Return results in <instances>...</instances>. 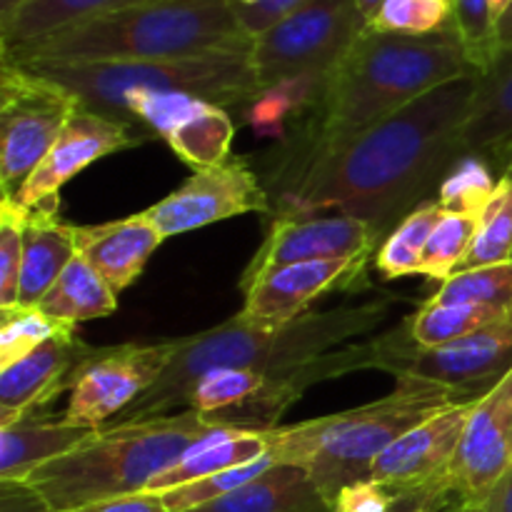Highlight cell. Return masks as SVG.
Segmentation results:
<instances>
[{"label":"cell","instance_id":"cell-1","mask_svg":"<svg viewBox=\"0 0 512 512\" xmlns=\"http://www.w3.org/2000/svg\"><path fill=\"white\" fill-rule=\"evenodd\" d=\"M475 88L478 73L460 75L340 148L288 155L268 190L278 215L308 218L338 210L388 238V230L425 203V195L440 188L450 165L463 155Z\"/></svg>","mask_w":512,"mask_h":512},{"label":"cell","instance_id":"cell-2","mask_svg":"<svg viewBox=\"0 0 512 512\" xmlns=\"http://www.w3.org/2000/svg\"><path fill=\"white\" fill-rule=\"evenodd\" d=\"M478 73L455 25L430 35L365 28L323 85L308 135L290 155L325 153L460 75Z\"/></svg>","mask_w":512,"mask_h":512},{"label":"cell","instance_id":"cell-3","mask_svg":"<svg viewBox=\"0 0 512 512\" xmlns=\"http://www.w3.org/2000/svg\"><path fill=\"white\" fill-rule=\"evenodd\" d=\"M390 308L393 300L388 298L338 305L323 313H305L280 328H260L235 315L228 323L180 338L158 383L110 425L165 418L175 410L183 413L190 388L210 370H258L265 378H275L295 365L353 343V338L373 333L385 323Z\"/></svg>","mask_w":512,"mask_h":512},{"label":"cell","instance_id":"cell-4","mask_svg":"<svg viewBox=\"0 0 512 512\" xmlns=\"http://www.w3.org/2000/svg\"><path fill=\"white\" fill-rule=\"evenodd\" d=\"M253 53L233 0H158L0 53L5 63H133Z\"/></svg>","mask_w":512,"mask_h":512},{"label":"cell","instance_id":"cell-5","mask_svg":"<svg viewBox=\"0 0 512 512\" xmlns=\"http://www.w3.org/2000/svg\"><path fill=\"white\" fill-rule=\"evenodd\" d=\"M220 428L223 423L195 410L110 425L35 470L25 483L43 495L50 512L148 493L150 483L163 470Z\"/></svg>","mask_w":512,"mask_h":512},{"label":"cell","instance_id":"cell-6","mask_svg":"<svg viewBox=\"0 0 512 512\" xmlns=\"http://www.w3.org/2000/svg\"><path fill=\"white\" fill-rule=\"evenodd\" d=\"M455 403H463V398L453 390L420 380H398L393 393L360 408L265 428L268 453L275 463L308 470L333 505L345 485L370 478L375 460L400 435Z\"/></svg>","mask_w":512,"mask_h":512},{"label":"cell","instance_id":"cell-7","mask_svg":"<svg viewBox=\"0 0 512 512\" xmlns=\"http://www.w3.org/2000/svg\"><path fill=\"white\" fill-rule=\"evenodd\" d=\"M78 98L83 108L123 123V100L140 90H183L223 105L253 103L260 95L250 53H213L133 63H15Z\"/></svg>","mask_w":512,"mask_h":512},{"label":"cell","instance_id":"cell-8","mask_svg":"<svg viewBox=\"0 0 512 512\" xmlns=\"http://www.w3.org/2000/svg\"><path fill=\"white\" fill-rule=\"evenodd\" d=\"M368 28L355 0H305L253 38L260 93L298 78H330Z\"/></svg>","mask_w":512,"mask_h":512},{"label":"cell","instance_id":"cell-9","mask_svg":"<svg viewBox=\"0 0 512 512\" xmlns=\"http://www.w3.org/2000/svg\"><path fill=\"white\" fill-rule=\"evenodd\" d=\"M80 108L78 98L60 85L15 63H0V185L15 195L43 163L68 120Z\"/></svg>","mask_w":512,"mask_h":512},{"label":"cell","instance_id":"cell-10","mask_svg":"<svg viewBox=\"0 0 512 512\" xmlns=\"http://www.w3.org/2000/svg\"><path fill=\"white\" fill-rule=\"evenodd\" d=\"M175 350L178 340L90 348L75 373L63 418L80 428H108L158 383Z\"/></svg>","mask_w":512,"mask_h":512},{"label":"cell","instance_id":"cell-11","mask_svg":"<svg viewBox=\"0 0 512 512\" xmlns=\"http://www.w3.org/2000/svg\"><path fill=\"white\" fill-rule=\"evenodd\" d=\"M512 368V315L468 335L463 340L425 350L410 340L405 325L403 340L385 373L395 380H420L453 390L463 400L488 393Z\"/></svg>","mask_w":512,"mask_h":512},{"label":"cell","instance_id":"cell-12","mask_svg":"<svg viewBox=\"0 0 512 512\" xmlns=\"http://www.w3.org/2000/svg\"><path fill=\"white\" fill-rule=\"evenodd\" d=\"M473 400H463L423 420L400 435L378 460L370 478L398 498H430L443 503L450 495V470L465 433Z\"/></svg>","mask_w":512,"mask_h":512},{"label":"cell","instance_id":"cell-13","mask_svg":"<svg viewBox=\"0 0 512 512\" xmlns=\"http://www.w3.org/2000/svg\"><path fill=\"white\" fill-rule=\"evenodd\" d=\"M163 238L245 213H270V193L243 160L195 170L180 188L143 210Z\"/></svg>","mask_w":512,"mask_h":512},{"label":"cell","instance_id":"cell-14","mask_svg":"<svg viewBox=\"0 0 512 512\" xmlns=\"http://www.w3.org/2000/svg\"><path fill=\"white\" fill-rule=\"evenodd\" d=\"M380 230L370 223L350 215H330V218H295L278 215L268 238L253 255L250 265L240 278V288H248L270 270L313 260H360L368 263L380 243Z\"/></svg>","mask_w":512,"mask_h":512},{"label":"cell","instance_id":"cell-15","mask_svg":"<svg viewBox=\"0 0 512 512\" xmlns=\"http://www.w3.org/2000/svg\"><path fill=\"white\" fill-rule=\"evenodd\" d=\"M512 468V368L473 400L450 470V493L460 505H480Z\"/></svg>","mask_w":512,"mask_h":512},{"label":"cell","instance_id":"cell-16","mask_svg":"<svg viewBox=\"0 0 512 512\" xmlns=\"http://www.w3.org/2000/svg\"><path fill=\"white\" fill-rule=\"evenodd\" d=\"M145 140H150V135L143 130L80 105L43 163L20 185L13 198L28 210H60V188L68 185L75 175L83 173L95 160L118 150L138 148Z\"/></svg>","mask_w":512,"mask_h":512},{"label":"cell","instance_id":"cell-17","mask_svg":"<svg viewBox=\"0 0 512 512\" xmlns=\"http://www.w3.org/2000/svg\"><path fill=\"white\" fill-rule=\"evenodd\" d=\"M365 275L360 260H313L270 270L243 290L240 318L260 328H280L303 318L320 295L335 288H358Z\"/></svg>","mask_w":512,"mask_h":512},{"label":"cell","instance_id":"cell-18","mask_svg":"<svg viewBox=\"0 0 512 512\" xmlns=\"http://www.w3.org/2000/svg\"><path fill=\"white\" fill-rule=\"evenodd\" d=\"M88 350L90 345L75 330H68L50 338L28 358L0 370V428L18 423L55 395L70 393Z\"/></svg>","mask_w":512,"mask_h":512},{"label":"cell","instance_id":"cell-19","mask_svg":"<svg viewBox=\"0 0 512 512\" xmlns=\"http://www.w3.org/2000/svg\"><path fill=\"white\" fill-rule=\"evenodd\" d=\"M73 233L78 253L108 280L115 293H123L143 275L148 260L165 240L145 213L110 223L73 225Z\"/></svg>","mask_w":512,"mask_h":512},{"label":"cell","instance_id":"cell-20","mask_svg":"<svg viewBox=\"0 0 512 512\" xmlns=\"http://www.w3.org/2000/svg\"><path fill=\"white\" fill-rule=\"evenodd\" d=\"M512 145V48H500L478 73L473 108L463 130V155L503 158Z\"/></svg>","mask_w":512,"mask_h":512},{"label":"cell","instance_id":"cell-21","mask_svg":"<svg viewBox=\"0 0 512 512\" xmlns=\"http://www.w3.org/2000/svg\"><path fill=\"white\" fill-rule=\"evenodd\" d=\"M98 430L60 420L25 415L18 423L0 428V480H28L43 465L70 453Z\"/></svg>","mask_w":512,"mask_h":512},{"label":"cell","instance_id":"cell-22","mask_svg":"<svg viewBox=\"0 0 512 512\" xmlns=\"http://www.w3.org/2000/svg\"><path fill=\"white\" fill-rule=\"evenodd\" d=\"M188 512H333L308 470L275 463L235 493Z\"/></svg>","mask_w":512,"mask_h":512},{"label":"cell","instance_id":"cell-23","mask_svg":"<svg viewBox=\"0 0 512 512\" xmlns=\"http://www.w3.org/2000/svg\"><path fill=\"white\" fill-rule=\"evenodd\" d=\"M60 210H30L25 225L23 268L18 305H38L70 260L78 255L73 225L58 218Z\"/></svg>","mask_w":512,"mask_h":512},{"label":"cell","instance_id":"cell-24","mask_svg":"<svg viewBox=\"0 0 512 512\" xmlns=\"http://www.w3.org/2000/svg\"><path fill=\"white\" fill-rule=\"evenodd\" d=\"M268 453V438L265 430H248V428H230L223 425L213 435L195 445L193 450L183 455L175 465L158 475L150 483L148 493L163 495L168 490L183 488V485L195 483V480L210 478L215 473L235 468V465L250 463Z\"/></svg>","mask_w":512,"mask_h":512},{"label":"cell","instance_id":"cell-25","mask_svg":"<svg viewBox=\"0 0 512 512\" xmlns=\"http://www.w3.org/2000/svg\"><path fill=\"white\" fill-rule=\"evenodd\" d=\"M148 3L158 0H30L10 23L0 28V53L43 40L85 20Z\"/></svg>","mask_w":512,"mask_h":512},{"label":"cell","instance_id":"cell-26","mask_svg":"<svg viewBox=\"0 0 512 512\" xmlns=\"http://www.w3.org/2000/svg\"><path fill=\"white\" fill-rule=\"evenodd\" d=\"M38 308L45 315L58 320V323L78 328L80 323H88V320H98L115 313V308H118V293L78 253L70 260L68 268L60 273L53 288L45 293Z\"/></svg>","mask_w":512,"mask_h":512},{"label":"cell","instance_id":"cell-27","mask_svg":"<svg viewBox=\"0 0 512 512\" xmlns=\"http://www.w3.org/2000/svg\"><path fill=\"white\" fill-rule=\"evenodd\" d=\"M235 123L223 105L200 98L188 115L170 130L165 143L193 170L215 168L230 158Z\"/></svg>","mask_w":512,"mask_h":512},{"label":"cell","instance_id":"cell-28","mask_svg":"<svg viewBox=\"0 0 512 512\" xmlns=\"http://www.w3.org/2000/svg\"><path fill=\"white\" fill-rule=\"evenodd\" d=\"M443 205L440 200H425L418 208L410 210L398 225L388 233L383 245L375 253V268L383 278H408V275H418L420 258L428 245L430 235H433L435 225L443 218Z\"/></svg>","mask_w":512,"mask_h":512},{"label":"cell","instance_id":"cell-29","mask_svg":"<svg viewBox=\"0 0 512 512\" xmlns=\"http://www.w3.org/2000/svg\"><path fill=\"white\" fill-rule=\"evenodd\" d=\"M512 315V313H510ZM508 315L483 305H438L425 300L415 315L405 320L408 335L418 348L433 350L463 340Z\"/></svg>","mask_w":512,"mask_h":512},{"label":"cell","instance_id":"cell-30","mask_svg":"<svg viewBox=\"0 0 512 512\" xmlns=\"http://www.w3.org/2000/svg\"><path fill=\"white\" fill-rule=\"evenodd\" d=\"M438 305H483V308L512 313V260L483 265V268L458 270L453 278L440 283L438 293L430 298Z\"/></svg>","mask_w":512,"mask_h":512},{"label":"cell","instance_id":"cell-31","mask_svg":"<svg viewBox=\"0 0 512 512\" xmlns=\"http://www.w3.org/2000/svg\"><path fill=\"white\" fill-rule=\"evenodd\" d=\"M480 213H458V210H445L440 223L435 225L428 245L420 258L418 275L428 280L445 283L463 268L470 248H473L475 233H478Z\"/></svg>","mask_w":512,"mask_h":512},{"label":"cell","instance_id":"cell-32","mask_svg":"<svg viewBox=\"0 0 512 512\" xmlns=\"http://www.w3.org/2000/svg\"><path fill=\"white\" fill-rule=\"evenodd\" d=\"M263 388L265 375L258 373V370H210L190 388L185 410H195V413L218 418V415L233 413V410L248 405Z\"/></svg>","mask_w":512,"mask_h":512},{"label":"cell","instance_id":"cell-33","mask_svg":"<svg viewBox=\"0 0 512 512\" xmlns=\"http://www.w3.org/2000/svg\"><path fill=\"white\" fill-rule=\"evenodd\" d=\"M508 260H512V180L500 175L493 198L480 213L473 248L460 270L508 263Z\"/></svg>","mask_w":512,"mask_h":512},{"label":"cell","instance_id":"cell-34","mask_svg":"<svg viewBox=\"0 0 512 512\" xmlns=\"http://www.w3.org/2000/svg\"><path fill=\"white\" fill-rule=\"evenodd\" d=\"M68 330L75 328L45 315L38 305H15L10 310H0V370L28 358L40 345Z\"/></svg>","mask_w":512,"mask_h":512},{"label":"cell","instance_id":"cell-35","mask_svg":"<svg viewBox=\"0 0 512 512\" xmlns=\"http://www.w3.org/2000/svg\"><path fill=\"white\" fill-rule=\"evenodd\" d=\"M493 170L483 155L465 153L455 160L445 173L438 188V200L443 210H458V213H483L488 200L495 193Z\"/></svg>","mask_w":512,"mask_h":512},{"label":"cell","instance_id":"cell-36","mask_svg":"<svg viewBox=\"0 0 512 512\" xmlns=\"http://www.w3.org/2000/svg\"><path fill=\"white\" fill-rule=\"evenodd\" d=\"M273 465H275V458L270 453H265L263 458H258V460L235 465V468L223 470V473H215V475H210V478L195 480V483L183 485V488L168 490V493H163L160 498H163L165 510L168 512L195 510V508H200V505L213 503V500L235 493V490H240L243 485H248L250 480H255V478H260L263 473H268Z\"/></svg>","mask_w":512,"mask_h":512},{"label":"cell","instance_id":"cell-37","mask_svg":"<svg viewBox=\"0 0 512 512\" xmlns=\"http://www.w3.org/2000/svg\"><path fill=\"white\" fill-rule=\"evenodd\" d=\"M28 215L30 210L23 208L13 195H3L0 200V310L18 305Z\"/></svg>","mask_w":512,"mask_h":512},{"label":"cell","instance_id":"cell-38","mask_svg":"<svg viewBox=\"0 0 512 512\" xmlns=\"http://www.w3.org/2000/svg\"><path fill=\"white\" fill-rule=\"evenodd\" d=\"M453 25L450 0H385L370 28L398 35H430Z\"/></svg>","mask_w":512,"mask_h":512},{"label":"cell","instance_id":"cell-39","mask_svg":"<svg viewBox=\"0 0 512 512\" xmlns=\"http://www.w3.org/2000/svg\"><path fill=\"white\" fill-rule=\"evenodd\" d=\"M453 25L475 70H483L498 53L495 13L490 0H453Z\"/></svg>","mask_w":512,"mask_h":512},{"label":"cell","instance_id":"cell-40","mask_svg":"<svg viewBox=\"0 0 512 512\" xmlns=\"http://www.w3.org/2000/svg\"><path fill=\"white\" fill-rule=\"evenodd\" d=\"M400 500L393 490L368 478L345 485L333 500V512H398Z\"/></svg>","mask_w":512,"mask_h":512},{"label":"cell","instance_id":"cell-41","mask_svg":"<svg viewBox=\"0 0 512 512\" xmlns=\"http://www.w3.org/2000/svg\"><path fill=\"white\" fill-rule=\"evenodd\" d=\"M305 0H270L265 5H255V8H235L238 10V18L243 23L245 33L250 38L260 35L263 30H268L270 25L278 23L280 18H285L288 13H293L295 8H300Z\"/></svg>","mask_w":512,"mask_h":512},{"label":"cell","instance_id":"cell-42","mask_svg":"<svg viewBox=\"0 0 512 512\" xmlns=\"http://www.w3.org/2000/svg\"><path fill=\"white\" fill-rule=\"evenodd\" d=\"M0 512H50V508L25 480H0Z\"/></svg>","mask_w":512,"mask_h":512},{"label":"cell","instance_id":"cell-43","mask_svg":"<svg viewBox=\"0 0 512 512\" xmlns=\"http://www.w3.org/2000/svg\"><path fill=\"white\" fill-rule=\"evenodd\" d=\"M65 512H168L160 495L155 493H138L125 495V498L98 500V503L83 505V508L65 510Z\"/></svg>","mask_w":512,"mask_h":512},{"label":"cell","instance_id":"cell-44","mask_svg":"<svg viewBox=\"0 0 512 512\" xmlns=\"http://www.w3.org/2000/svg\"><path fill=\"white\" fill-rule=\"evenodd\" d=\"M485 512H512V468L505 473V478L500 480L493 488V493L488 495L483 505Z\"/></svg>","mask_w":512,"mask_h":512},{"label":"cell","instance_id":"cell-45","mask_svg":"<svg viewBox=\"0 0 512 512\" xmlns=\"http://www.w3.org/2000/svg\"><path fill=\"white\" fill-rule=\"evenodd\" d=\"M495 45L500 48H512V0L505 5L503 13L495 18Z\"/></svg>","mask_w":512,"mask_h":512},{"label":"cell","instance_id":"cell-46","mask_svg":"<svg viewBox=\"0 0 512 512\" xmlns=\"http://www.w3.org/2000/svg\"><path fill=\"white\" fill-rule=\"evenodd\" d=\"M28 3L30 0H0V28L10 23L18 15V10H23Z\"/></svg>","mask_w":512,"mask_h":512},{"label":"cell","instance_id":"cell-47","mask_svg":"<svg viewBox=\"0 0 512 512\" xmlns=\"http://www.w3.org/2000/svg\"><path fill=\"white\" fill-rule=\"evenodd\" d=\"M355 3H358V10L363 13V18L368 20V25H370V20L375 18V13H378L380 5H383L385 0H355Z\"/></svg>","mask_w":512,"mask_h":512},{"label":"cell","instance_id":"cell-48","mask_svg":"<svg viewBox=\"0 0 512 512\" xmlns=\"http://www.w3.org/2000/svg\"><path fill=\"white\" fill-rule=\"evenodd\" d=\"M438 505L435 500H425V503H418L415 508H410L408 512H438Z\"/></svg>","mask_w":512,"mask_h":512},{"label":"cell","instance_id":"cell-49","mask_svg":"<svg viewBox=\"0 0 512 512\" xmlns=\"http://www.w3.org/2000/svg\"><path fill=\"white\" fill-rule=\"evenodd\" d=\"M500 160H503V175L512 180V145L508 148V153H505Z\"/></svg>","mask_w":512,"mask_h":512},{"label":"cell","instance_id":"cell-50","mask_svg":"<svg viewBox=\"0 0 512 512\" xmlns=\"http://www.w3.org/2000/svg\"><path fill=\"white\" fill-rule=\"evenodd\" d=\"M270 0H233L235 8H255V5H265Z\"/></svg>","mask_w":512,"mask_h":512},{"label":"cell","instance_id":"cell-51","mask_svg":"<svg viewBox=\"0 0 512 512\" xmlns=\"http://www.w3.org/2000/svg\"><path fill=\"white\" fill-rule=\"evenodd\" d=\"M510 0H490V8H493V13H495V18H498L500 13H503L505 10V5H508Z\"/></svg>","mask_w":512,"mask_h":512},{"label":"cell","instance_id":"cell-52","mask_svg":"<svg viewBox=\"0 0 512 512\" xmlns=\"http://www.w3.org/2000/svg\"><path fill=\"white\" fill-rule=\"evenodd\" d=\"M458 512H485L483 508H475V505H460Z\"/></svg>","mask_w":512,"mask_h":512},{"label":"cell","instance_id":"cell-53","mask_svg":"<svg viewBox=\"0 0 512 512\" xmlns=\"http://www.w3.org/2000/svg\"><path fill=\"white\" fill-rule=\"evenodd\" d=\"M450 3H453V0H450Z\"/></svg>","mask_w":512,"mask_h":512}]
</instances>
